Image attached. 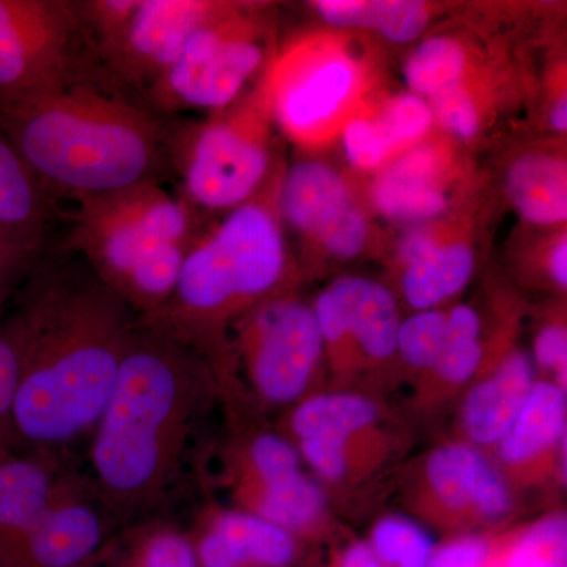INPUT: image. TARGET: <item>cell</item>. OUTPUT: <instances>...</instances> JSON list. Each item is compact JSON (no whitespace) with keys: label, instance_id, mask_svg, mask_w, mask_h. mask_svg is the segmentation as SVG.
I'll use <instances>...</instances> for the list:
<instances>
[{"label":"cell","instance_id":"obj_1","mask_svg":"<svg viewBox=\"0 0 567 567\" xmlns=\"http://www.w3.org/2000/svg\"><path fill=\"white\" fill-rule=\"evenodd\" d=\"M40 259L6 324L20 361L18 447L54 453L95 427L140 316L80 254Z\"/></svg>","mask_w":567,"mask_h":567},{"label":"cell","instance_id":"obj_2","mask_svg":"<svg viewBox=\"0 0 567 567\" xmlns=\"http://www.w3.org/2000/svg\"><path fill=\"white\" fill-rule=\"evenodd\" d=\"M212 391L203 354L137 319L93 427L87 476L117 524L147 516L177 486Z\"/></svg>","mask_w":567,"mask_h":567},{"label":"cell","instance_id":"obj_3","mask_svg":"<svg viewBox=\"0 0 567 567\" xmlns=\"http://www.w3.org/2000/svg\"><path fill=\"white\" fill-rule=\"evenodd\" d=\"M166 121L99 73L0 107V130L37 181L71 203L159 183L177 130Z\"/></svg>","mask_w":567,"mask_h":567},{"label":"cell","instance_id":"obj_4","mask_svg":"<svg viewBox=\"0 0 567 567\" xmlns=\"http://www.w3.org/2000/svg\"><path fill=\"white\" fill-rule=\"evenodd\" d=\"M286 259L274 208L248 200L193 241L173 297L140 319L192 347L213 368L223 324L267 300L282 281Z\"/></svg>","mask_w":567,"mask_h":567},{"label":"cell","instance_id":"obj_5","mask_svg":"<svg viewBox=\"0 0 567 567\" xmlns=\"http://www.w3.org/2000/svg\"><path fill=\"white\" fill-rule=\"evenodd\" d=\"M226 6L208 0H87L80 2V10L100 76L141 102L194 33Z\"/></svg>","mask_w":567,"mask_h":567},{"label":"cell","instance_id":"obj_6","mask_svg":"<svg viewBox=\"0 0 567 567\" xmlns=\"http://www.w3.org/2000/svg\"><path fill=\"white\" fill-rule=\"evenodd\" d=\"M63 251L84 257L112 290L148 249L158 244H193V210L159 183H142L76 200Z\"/></svg>","mask_w":567,"mask_h":567},{"label":"cell","instance_id":"obj_7","mask_svg":"<svg viewBox=\"0 0 567 567\" xmlns=\"http://www.w3.org/2000/svg\"><path fill=\"white\" fill-rule=\"evenodd\" d=\"M96 73L80 2L0 0V107Z\"/></svg>","mask_w":567,"mask_h":567},{"label":"cell","instance_id":"obj_8","mask_svg":"<svg viewBox=\"0 0 567 567\" xmlns=\"http://www.w3.org/2000/svg\"><path fill=\"white\" fill-rule=\"evenodd\" d=\"M265 89L256 102L185 132L175 130L173 167L183 203L204 210H235L251 200L268 169Z\"/></svg>","mask_w":567,"mask_h":567},{"label":"cell","instance_id":"obj_9","mask_svg":"<svg viewBox=\"0 0 567 567\" xmlns=\"http://www.w3.org/2000/svg\"><path fill=\"white\" fill-rule=\"evenodd\" d=\"M246 7L227 3L183 48L177 61L141 96L153 114L230 106L262 65L260 25Z\"/></svg>","mask_w":567,"mask_h":567},{"label":"cell","instance_id":"obj_10","mask_svg":"<svg viewBox=\"0 0 567 567\" xmlns=\"http://www.w3.org/2000/svg\"><path fill=\"white\" fill-rule=\"evenodd\" d=\"M323 347L315 309L290 298H267L241 323L249 382L271 404H289L305 393Z\"/></svg>","mask_w":567,"mask_h":567},{"label":"cell","instance_id":"obj_11","mask_svg":"<svg viewBox=\"0 0 567 567\" xmlns=\"http://www.w3.org/2000/svg\"><path fill=\"white\" fill-rule=\"evenodd\" d=\"M360 65L349 54L305 44L279 59L265 95L284 132L309 142L333 128L360 92Z\"/></svg>","mask_w":567,"mask_h":567},{"label":"cell","instance_id":"obj_12","mask_svg":"<svg viewBox=\"0 0 567 567\" xmlns=\"http://www.w3.org/2000/svg\"><path fill=\"white\" fill-rule=\"evenodd\" d=\"M114 525L89 477L62 468L39 520L0 567H84Z\"/></svg>","mask_w":567,"mask_h":567},{"label":"cell","instance_id":"obj_13","mask_svg":"<svg viewBox=\"0 0 567 567\" xmlns=\"http://www.w3.org/2000/svg\"><path fill=\"white\" fill-rule=\"evenodd\" d=\"M315 315L324 344L352 341L374 360L398 350V306L382 284L354 276L338 279L317 298Z\"/></svg>","mask_w":567,"mask_h":567},{"label":"cell","instance_id":"obj_14","mask_svg":"<svg viewBox=\"0 0 567 567\" xmlns=\"http://www.w3.org/2000/svg\"><path fill=\"white\" fill-rule=\"evenodd\" d=\"M435 502L458 522H496L511 511V494L494 466L472 446L439 447L425 466Z\"/></svg>","mask_w":567,"mask_h":567},{"label":"cell","instance_id":"obj_15","mask_svg":"<svg viewBox=\"0 0 567 567\" xmlns=\"http://www.w3.org/2000/svg\"><path fill=\"white\" fill-rule=\"evenodd\" d=\"M61 472L55 453L14 450L0 456V563L37 524Z\"/></svg>","mask_w":567,"mask_h":567},{"label":"cell","instance_id":"obj_16","mask_svg":"<svg viewBox=\"0 0 567 567\" xmlns=\"http://www.w3.org/2000/svg\"><path fill=\"white\" fill-rule=\"evenodd\" d=\"M446 156L434 145H415L380 174L372 203L386 218L425 221L442 215L447 197L442 186Z\"/></svg>","mask_w":567,"mask_h":567},{"label":"cell","instance_id":"obj_17","mask_svg":"<svg viewBox=\"0 0 567 567\" xmlns=\"http://www.w3.org/2000/svg\"><path fill=\"white\" fill-rule=\"evenodd\" d=\"M55 203L0 130V237L41 252L58 215Z\"/></svg>","mask_w":567,"mask_h":567},{"label":"cell","instance_id":"obj_18","mask_svg":"<svg viewBox=\"0 0 567 567\" xmlns=\"http://www.w3.org/2000/svg\"><path fill=\"white\" fill-rule=\"evenodd\" d=\"M276 204L284 221L316 241L354 207L341 174L315 159L293 164L287 171Z\"/></svg>","mask_w":567,"mask_h":567},{"label":"cell","instance_id":"obj_19","mask_svg":"<svg viewBox=\"0 0 567 567\" xmlns=\"http://www.w3.org/2000/svg\"><path fill=\"white\" fill-rule=\"evenodd\" d=\"M535 386L533 368L525 353L507 357L498 371L473 388L462 410L466 435L480 445L502 442Z\"/></svg>","mask_w":567,"mask_h":567},{"label":"cell","instance_id":"obj_20","mask_svg":"<svg viewBox=\"0 0 567 567\" xmlns=\"http://www.w3.org/2000/svg\"><path fill=\"white\" fill-rule=\"evenodd\" d=\"M565 386L535 383L516 423L499 442V457L509 468L524 472L547 457L565 439Z\"/></svg>","mask_w":567,"mask_h":567},{"label":"cell","instance_id":"obj_21","mask_svg":"<svg viewBox=\"0 0 567 567\" xmlns=\"http://www.w3.org/2000/svg\"><path fill=\"white\" fill-rule=\"evenodd\" d=\"M84 567H199L189 533L173 522L147 518L111 536Z\"/></svg>","mask_w":567,"mask_h":567},{"label":"cell","instance_id":"obj_22","mask_svg":"<svg viewBox=\"0 0 567 567\" xmlns=\"http://www.w3.org/2000/svg\"><path fill=\"white\" fill-rule=\"evenodd\" d=\"M235 498L244 513L286 529L297 539L316 533L323 517L322 491L301 472L252 488Z\"/></svg>","mask_w":567,"mask_h":567},{"label":"cell","instance_id":"obj_23","mask_svg":"<svg viewBox=\"0 0 567 567\" xmlns=\"http://www.w3.org/2000/svg\"><path fill=\"white\" fill-rule=\"evenodd\" d=\"M566 163L557 156H524L511 166L506 188L527 221L551 226L567 218Z\"/></svg>","mask_w":567,"mask_h":567},{"label":"cell","instance_id":"obj_24","mask_svg":"<svg viewBox=\"0 0 567 567\" xmlns=\"http://www.w3.org/2000/svg\"><path fill=\"white\" fill-rule=\"evenodd\" d=\"M199 518L226 537L249 567H295L300 559V539L264 518L244 511L218 509Z\"/></svg>","mask_w":567,"mask_h":567},{"label":"cell","instance_id":"obj_25","mask_svg":"<svg viewBox=\"0 0 567 567\" xmlns=\"http://www.w3.org/2000/svg\"><path fill=\"white\" fill-rule=\"evenodd\" d=\"M475 270V256L466 245H439L421 259L406 265L404 295L413 308L431 311L461 292Z\"/></svg>","mask_w":567,"mask_h":567},{"label":"cell","instance_id":"obj_26","mask_svg":"<svg viewBox=\"0 0 567 567\" xmlns=\"http://www.w3.org/2000/svg\"><path fill=\"white\" fill-rule=\"evenodd\" d=\"M316 9L330 24L374 29L394 43L415 40L429 21L424 3L413 0H322L317 2Z\"/></svg>","mask_w":567,"mask_h":567},{"label":"cell","instance_id":"obj_27","mask_svg":"<svg viewBox=\"0 0 567 567\" xmlns=\"http://www.w3.org/2000/svg\"><path fill=\"white\" fill-rule=\"evenodd\" d=\"M375 420V405L361 395L323 394L297 406L290 429L300 440L315 436L350 440Z\"/></svg>","mask_w":567,"mask_h":567},{"label":"cell","instance_id":"obj_28","mask_svg":"<svg viewBox=\"0 0 567 567\" xmlns=\"http://www.w3.org/2000/svg\"><path fill=\"white\" fill-rule=\"evenodd\" d=\"M465 70V52L457 41L447 37L425 40L405 66L410 91L421 99L432 100L440 93L461 85Z\"/></svg>","mask_w":567,"mask_h":567},{"label":"cell","instance_id":"obj_29","mask_svg":"<svg viewBox=\"0 0 567 567\" xmlns=\"http://www.w3.org/2000/svg\"><path fill=\"white\" fill-rule=\"evenodd\" d=\"M480 330V317L470 306H457L446 316L445 344L434 365L443 382L462 385L475 374L483 360Z\"/></svg>","mask_w":567,"mask_h":567},{"label":"cell","instance_id":"obj_30","mask_svg":"<svg viewBox=\"0 0 567 567\" xmlns=\"http://www.w3.org/2000/svg\"><path fill=\"white\" fill-rule=\"evenodd\" d=\"M369 546L383 567H427L435 550L431 536L402 517L380 520Z\"/></svg>","mask_w":567,"mask_h":567},{"label":"cell","instance_id":"obj_31","mask_svg":"<svg viewBox=\"0 0 567 567\" xmlns=\"http://www.w3.org/2000/svg\"><path fill=\"white\" fill-rule=\"evenodd\" d=\"M566 518L550 516L514 540L502 567H566Z\"/></svg>","mask_w":567,"mask_h":567},{"label":"cell","instance_id":"obj_32","mask_svg":"<svg viewBox=\"0 0 567 567\" xmlns=\"http://www.w3.org/2000/svg\"><path fill=\"white\" fill-rule=\"evenodd\" d=\"M394 153L412 148L434 122L431 104L415 93L395 96L377 117Z\"/></svg>","mask_w":567,"mask_h":567},{"label":"cell","instance_id":"obj_33","mask_svg":"<svg viewBox=\"0 0 567 567\" xmlns=\"http://www.w3.org/2000/svg\"><path fill=\"white\" fill-rule=\"evenodd\" d=\"M446 315L421 311L409 317L398 331V350L415 368H434L445 344Z\"/></svg>","mask_w":567,"mask_h":567},{"label":"cell","instance_id":"obj_34","mask_svg":"<svg viewBox=\"0 0 567 567\" xmlns=\"http://www.w3.org/2000/svg\"><path fill=\"white\" fill-rule=\"evenodd\" d=\"M342 140L347 158L358 169H377L394 155L393 147L377 118H353L347 123Z\"/></svg>","mask_w":567,"mask_h":567},{"label":"cell","instance_id":"obj_35","mask_svg":"<svg viewBox=\"0 0 567 567\" xmlns=\"http://www.w3.org/2000/svg\"><path fill=\"white\" fill-rule=\"evenodd\" d=\"M20 361L17 346L6 323L0 324V456L18 450L13 427V405L17 395Z\"/></svg>","mask_w":567,"mask_h":567},{"label":"cell","instance_id":"obj_36","mask_svg":"<svg viewBox=\"0 0 567 567\" xmlns=\"http://www.w3.org/2000/svg\"><path fill=\"white\" fill-rule=\"evenodd\" d=\"M507 547L496 548L481 536H461L435 548L427 567H502Z\"/></svg>","mask_w":567,"mask_h":567},{"label":"cell","instance_id":"obj_37","mask_svg":"<svg viewBox=\"0 0 567 567\" xmlns=\"http://www.w3.org/2000/svg\"><path fill=\"white\" fill-rule=\"evenodd\" d=\"M429 104H431L434 118H439L446 130L462 140H470L477 133L480 115H477L472 95L462 85L440 93L429 100Z\"/></svg>","mask_w":567,"mask_h":567},{"label":"cell","instance_id":"obj_38","mask_svg":"<svg viewBox=\"0 0 567 567\" xmlns=\"http://www.w3.org/2000/svg\"><path fill=\"white\" fill-rule=\"evenodd\" d=\"M368 235V219L360 208L353 207L333 227H330L317 244L322 245L331 256L352 259L363 251Z\"/></svg>","mask_w":567,"mask_h":567},{"label":"cell","instance_id":"obj_39","mask_svg":"<svg viewBox=\"0 0 567 567\" xmlns=\"http://www.w3.org/2000/svg\"><path fill=\"white\" fill-rule=\"evenodd\" d=\"M301 453L317 473L330 481L341 480L349 468V440L315 436L300 440Z\"/></svg>","mask_w":567,"mask_h":567},{"label":"cell","instance_id":"obj_40","mask_svg":"<svg viewBox=\"0 0 567 567\" xmlns=\"http://www.w3.org/2000/svg\"><path fill=\"white\" fill-rule=\"evenodd\" d=\"M537 363L543 368L557 371L566 377L567 334L559 324L544 328L536 338L535 344Z\"/></svg>","mask_w":567,"mask_h":567},{"label":"cell","instance_id":"obj_41","mask_svg":"<svg viewBox=\"0 0 567 567\" xmlns=\"http://www.w3.org/2000/svg\"><path fill=\"white\" fill-rule=\"evenodd\" d=\"M328 567H383L368 543H353L336 554Z\"/></svg>","mask_w":567,"mask_h":567},{"label":"cell","instance_id":"obj_42","mask_svg":"<svg viewBox=\"0 0 567 567\" xmlns=\"http://www.w3.org/2000/svg\"><path fill=\"white\" fill-rule=\"evenodd\" d=\"M436 246L439 244H436L435 238L431 234L425 233V230H416V233L410 234L405 238L404 244L401 245L402 260H404L405 265L415 262V260L424 257L425 254L431 252Z\"/></svg>","mask_w":567,"mask_h":567},{"label":"cell","instance_id":"obj_43","mask_svg":"<svg viewBox=\"0 0 567 567\" xmlns=\"http://www.w3.org/2000/svg\"><path fill=\"white\" fill-rule=\"evenodd\" d=\"M550 265L551 278L557 281L558 286L566 287L567 284V244L566 238L563 237L557 245L554 246L550 252Z\"/></svg>","mask_w":567,"mask_h":567},{"label":"cell","instance_id":"obj_44","mask_svg":"<svg viewBox=\"0 0 567 567\" xmlns=\"http://www.w3.org/2000/svg\"><path fill=\"white\" fill-rule=\"evenodd\" d=\"M551 128L557 130L558 133L567 132V102L566 96L559 99L550 112Z\"/></svg>","mask_w":567,"mask_h":567}]
</instances>
